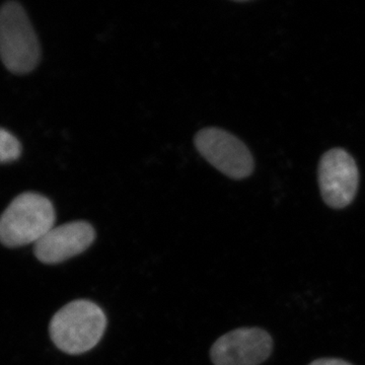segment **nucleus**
<instances>
[{"label": "nucleus", "mask_w": 365, "mask_h": 365, "mask_svg": "<svg viewBox=\"0 0 365 365\" xmlns=\"http://www.w3.org/2000/svg\"><path fill=\"white\" fill-rule=\"evenodd\" d=\"M198 153L225 176L242 180L251 176L254 158L246 144L230 132L208 127L196 134Z\"/></svg>", "instance_id": "20e7f679"}, {"label": "nucleus", "mask_w": 365, "mask_h": 365, "mask_svg": "<svg viewBox=\"0 0 365 365\" xmlns=\"http://www.w3.org/2000/svg\"><path fill=\"white\" fill-rule=\"evenodd\" d=\"M39 40L25 9L18 2L0 9V59L9 71L26 74L39 64Z\"/></svg>", "instance_id": "7ed1b4c3"}, {"label": "nucleus", "mask_w": 365, "mask_h": 365, "mask_svg": "<svg viewBox=\"0 0 365 365\" xmlns=\"http://www.w3.org/2000/svg\"><path fill=\"white\" fill-rule=\"evenodd\" d=\"M21 144L16 136L0 128V163H13L21 157Z\"/></svg>", "instance_id": "6e6552de"}, {"label": "nucleus", "mask_w": 365, "mask_h": 365, "mask_svg": "<svg viewBox=\"0 0 365 365\" xmlns=\"http://www.w3.org/2000/svg\"><path fill=\"white\" fill-rule=\"evenodd\" d=\"M273 340L259 328L230 331L215 341L210 350L215 365H259L272 352Z\"/></svg>", "instance_id": "423d86ee"}, {"label": "nucleus", "mask_w": 365, "mask_h": 365, "mask_svg": "<svg viewBox=\"0 0 365 365\" xmlns=\"http://www.w3.org/2000/svg\"><path fill=\"white\" fill-rule=\"evenodd\" d=\"M107 328V317L93 302L78 299L61 307L49 325L50 338L69 355L90 351L98 344Z\"/></svg>", "instance_id": "f257e3e1"}, {"label": "nucleus", "mask_w": 365, "mask_h": 365, "mask_svg": "<svg viewBox=\"0 0 365 365\" xmlns=\"http://www.w3.org/2000/svg\"><path fill=\"white\" fill-rule=\"evenodd\" d=\"M55 220V208L47 197L26 192L0 216V242L11 249L35 245L54 227Z\"/></svg>", "instance_id": "f03ea898"}, {"label": "nucleus", "mask_w": 365, "mask_h": 365, "mask_svg": "<svg viewBox=\"0 0 365 365\" xmlns=\"http://www.w3.org/2000/svg\"><path fill=\"white\" fill-rule=\"evenodd\" d=\"M359 174L354 158L341 148L329 150L319 165V184L327 205L335 209L349 205L356 195Z\"/></svg>", "instance_id": "39448f33"}, {"label": "nucleus", "mask_w": 365, "mask_h": 365, "mask_svg": "<svg viewBox=\"0 0 365 365\" xmlns=\"http://www.w3.org/2000/svg\"><path fill=\"white\" fill-rule=\"evenodd\" d=\"M96 240L93 225L83 220L64 223L50 230L34 246L36 258L43 264L63 263L83 254Z\"/></svg>", "instance_id": "0eeeda50"}, {"label": "nucleus", "mask_w": 365, "mask_h": 365, "mask_svg": "<svg viewBox=\"0 0 365 365\" xmlns=\"http://www.w3.org/2000/svg\"><path fill=\"white\" fill-rule=\"evenodd\" d=\"M309 365H352L350 364L349 362H346L344 360L341 359H323L314 360V362H312Z\"/></svg>", "instance_id": "1a4fd4ad"}]
</instances>
